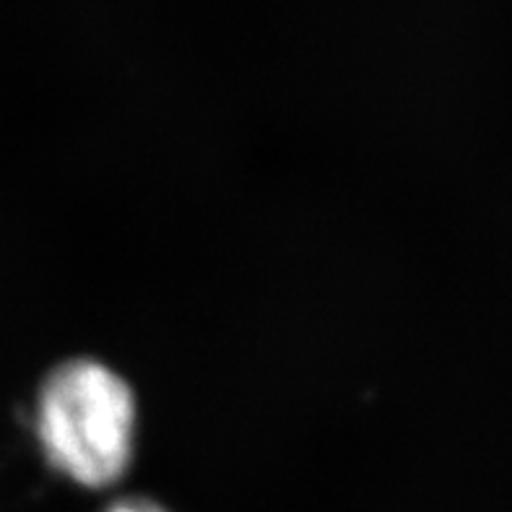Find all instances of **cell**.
Returning a JSON list of instances; mask_svg holds the SVG:
<instances>
[{"instance_id":"6da1fadb","label":"cell","mask_w":512,"mask_h":512,"mask_svg":"<svg viewBox=\"0 0 512 512\" xmlns=\"http://www.w3.org/2000/svg\"><path fill=\"white\" fill-rule=\"evenodd\" d=\"M136 424L133 390L99 359H68L39 388L34 427L42 453L78 487H112L128 474Z\"/></svg>"},{"instance_id":"7a4b0ae2","label":"cell","mask_w":512,"mask_h":512,"mask_svg":"<svg viewBox=\"0 0 512 512\" xmlns=\"http://www.w3.org/2000/svg\"><path fill=\"white\" fill-rule=\"evenodd\" d=\"M104 512H169V510L159 505V502L149 500V497H123V500L112 502Z\"/></svg>"}]
</instances>
